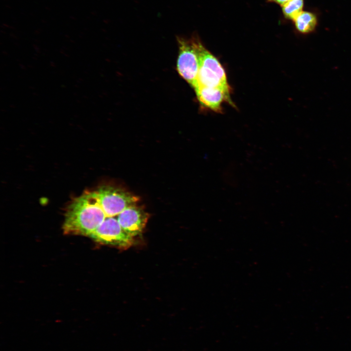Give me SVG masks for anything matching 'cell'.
<instances>
[{"label": "cell", "instance_id": "8992f818", "mask_svg": "<svg viewBox=\"0 0 351 351\" xmlns=\"http://www.w3.org/2000/svg\"><path fill=\"white\" fill-rule=\"evenodd\" d=\"M117 219L122 228L132 237L141 234L148 219V214L136 204L121 212Z\"/></svg>", "mask_w": 351, "mask_h": 351}, {"label": "cell", "instance_id": "6da1fadb", "mask_svg": "<svg viewBox=\"0 0 351 351\" xmlns=\"http://www.w3.org/2000/svg\"><path fill=\"white\" fill-rule=\"evenodd\" d=\"M63 224L64 234L90 236L105 219L95 191H86L68 206Z\"/></svg>", "mask_w": 351, "mask_h": 351}, {"label": "cell", "instance_id": "7a4b0ae2", "mask_svg": "<svg viewBox=\"0 0 351 351\" xmlns=\"http://www.w3.org/2000/svg\"><path fill=\"white\" fill-rule=\"evenodd\" d=\"M195 45L199 62L197 87L230 88L225 71L219 61L196 38Z\"/></svg>", "mask_w": 351, "mask_h": 351}, {"label": "cell", "instance_id": "30bf717a", "mask_svg": "<svg viewBox=\"0 0 351 351\" xmlns=\"http://www.w3.org/2000/svg\"><path fill=\"white\" fill-rule=\"evenodd\" d=\"M272 0L273 2H275L278 4L282 5V4H284L285 3H286V2L289 1L290 0Z\"/></svg>", "mask_w": 351, "mask_h": 351}, {"label": "cell", "instance_id": "277c9868", "mask_svg": "<svg viewBox=\"0 0 351 351\" xmlns=\"http://www.w3.org/2000/svg\"><path fill=\"white\" fill-rule=\"evenodd\" d=\"M95 191L106 217L118 215L127 208L136 204L138 200L137 196L114 186H103Z\"/></svg>", "mask_w": 351, "mask_h": 351}, {"label": "cell", "instance_id": "3957f363", "mask_svg": "<svg viewBox=\"0 0 351 351\" xmlns=\"http://www.w3.org/2000/svg\"><path fill=\"white\" fill-rule=\"evenodd\" d=\"M179 54L177 60V71L179 75L194 89L197 86L199 69L198 56L195 45V38L177 39Z\"/></svg>", "mask_w": 351, "mask_h": 351}, {"label": "cell", "instance_id": "52a82bcc", "mask_svg": "<svg viewBox=\"0 0 351 351\" xmlns=\"http://www.w3.org/2000/svg\"><path fill=\"white\" fill-rule=\"evenodd\" d=\"M195 90L200 104L214 111H220L223 102H231L230 88L198 86Z\"/></svg>", "mask_w": 351, "mask_h": 351}, {"label": "cell", "instance_id": "ba28073f", "mask_svg": "<svg viewBox=\"0 0 351 351\" xmlns=\"http://www.w3.org/2000/svg\"><path fill=\"white\" fill-rule=\"evenodd\" d=\"M293 20L296 29L304 34L312 32L317 23L315 16L309 12H301Z\"/></svg>", "mask_w": 351, "mask_h": 351}, {"label": "cell", "instance_id": "5b68a950", "mask_svg": "<svg viewBox=\"0 0 351 351\" xmlns=\"http://www.w3.org/2000/svg\"><path fill=\"white\" fill-rule=\"evenodd\" d=\"M106 217L90 237L97 242L121 249H126L132 246L133 237L122 228L117 218Z\"/></svg>", "mask_w": 351, "mask_h": 351}, {"label": "cell", "instance_id": "9c48e42d", "mask_svg": "<svg viewBox=\"0 0 351 351\" xmlns=\"http://www.w3.org/2000/svg\"><path fill=\"white\" fill-rule=\"evenodd\" d=\"M303 0H290L282 5V12L288 19L294 20L301 12Z\"/></svg>", "mask_w": 351, "mask_h": 351}]
</instances>
